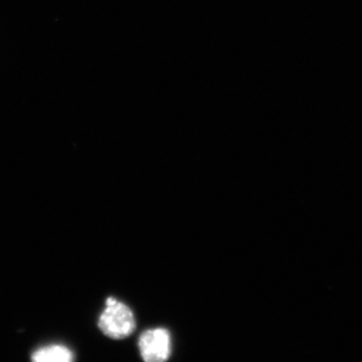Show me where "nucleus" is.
<instances>
[{"label": "nucleus", "mask_w": 362, "mask_h": 362, "mask_svg": "<svg viewBox=\"0 0 362 362\" xmlns=\"http://www.w3.org/2000/svg\"><path fill=\"white\" fill-rule=\"evenodd\" d=\"M138 346L143 361H166L171 354L170 333L164 328L144 331L139 338Z\"/></svg>", "instance_id": "f03ea898"}, {"label": "nucleus", "mask_w": 362, "mask_h": 362, "mask_svg": "<svg viewBox=\"0 0 362 362\" xmlns=\"http://www.w3.org/2000/svg\"><path fill=\"white\" fill-rule=\"evenodd\" d=\"M98 326L106 337L124 339L134 332V314L127 305L110 297L106 300V306L100 315Z\"/></svg>", "instance_id": "f257e3e1"}, {"label": "nucleus", "mask_w": 362, "mask_h": 362, "mask_svg": "<svg viewBox=\"0 0 362 362\" xmlns=\"http://www.w3.org/2000/svg\"><path fill=\"white\" fill-rule=\"evenodd\" d=\"M32 361L35 362H71L74 361V352L61 344L40 347L33 352Z\"/></svg>", "instance_id": "7ed1b4c3"}]
</instances>
